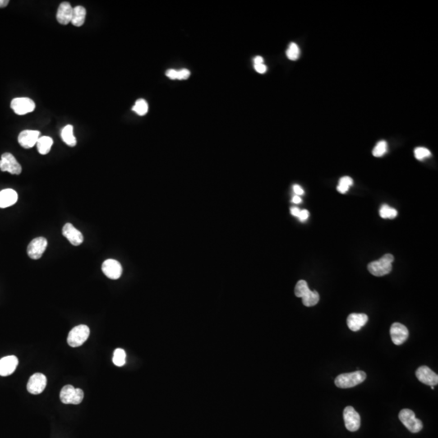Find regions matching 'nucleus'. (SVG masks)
I'll use <instances>...</instances> for the list:
<instances>
[{"instance_id": "f257e3e1", "label": "nucleus", "mask_w": 438, "mask_h": 438, "mask_svg": "<svg viewBox=\"0 0 438 438\" xmlns=\"http://www.w3.org/2000/svg\"><path fill=\"white\" fill-rule=\"evenodd\" d=\"M295 295L296 297L302 298L303 305L306 307H313L320 301V296L316 291L312 292L309 288L306 281L300 280L295 287Z\"/></svg>"}, {"instance_id": "f03ea898", "label": "nucleus", "mask_w": 438, "mask_h": 438, "mask_svg": "<svg viewBox=\"0 0 438 438\" xmlns=\"http://www.w3.org/2000/svg\"><path fill=\"white\" fill-rule=\"evenodd\" d=\"M366 374L363 371H356L349 374H343L336 377V386L341 389H348L360 385L366 379Z\"/></svg>"}, {"instance_id": "7ed1b4c3", "label": "nucleus", "mask_w": 438, "mask_h": 438, "mask_svg": "<svg viewBox=\"0 0 438 438\" xmlns=\"http://www.w3.org/2000/svg\"><path fill=\"white\" fill-rule=\"evenodd\" d=\"M394 257L392 254H385L378 260L370 263L368 265V269L373 275L376 277L386 275L392 270V262Z\"/></svg>"}, {"instance_id": "20e7f679", "label": "nucleus", "mask_w": 438, "mask_h": 438, "mask_svg": "<svg viewBox=\"0 0 438 438\" xmlns=\"http://www.w3.org/2000/svg\"><path fill=\"white\" fill-rule=\"evenodd\" d=\"M399 420L407 430L412 434H417L423 429L422 421L416 418L413 411L410 409H403L398 415Z\"/></svg>"}, {"instance_id": "39448f33", "label": "nucleus", "mask_w": 438, "mask_h": 438, "mask_svg": "<svg viewBox=\"0 0 438 438\" xmlns=\"http://www.w3.org/2000/svg\"><path fill=\"white\" fill-rule=\"evenodd\" d=\"M89 333L90 330L87 325H80L74 327L67 336V343L71 347H80L88 339Z\"/></svg>"}, {"instance_id": "423d86ee", "label": "nucleus", "mask_w": 438, "mask_h": 438, "mask_svg": "<svg viewBox=\"0 0 438 438\" xmlns=\"http://www.w3.org/2000/svg\"><path fill=\"white\" fill-rule=\"evenodd\" d=\"M84 398L82 389L67 385L63 387L61 391V400L64 404H80Z\"/></svg>"}, {"instance_id": "0eeeda50", "label": "nucleus", "mask_w": 438, "mask_h": 438, "mask_svg": "<svg viewBox=\"0 0 438 438\" xmlns=\"http://www.w3.org/2000/svg\"><path fill=\"white\" fill-rule=\"evenodd\" d=\"M0 170L2 172H7L11 175H20L22 172V167L12 154L4 153L1 156Z\"/></svg>"}, {"instance_id": "6e6552de", "label": "nucleus", "mask_w": 438, "mask_h": 438, "mask_svg": "<svg viewBox=\"0 0 438 438\" xmlns=\"http://www.w3.org/2000/svg\"><path fill=\"white\" fill-rule=\"evenodd\" d=\"M36 105L34 101L29 98H16L11 101V108L19 116H24L33 112Z\"/></svg>"}, {"instance_id": "1a4fd4ad", "label": "nucleus", "mask_w": 438, "mask_h": 438, "mask_svg": "<svg viewBox=\"0 0 438 438\" xmlns=\"http://www.w3.org/2000/svg\"><path fill=\"white\" fill-rule=\"evenodd\" d=\"M345 426L347 430L356 432L361 427V416L352 407H347L343 411Z\"/></svg>"}, {"instance_id": "9d476101", "label": "nucleus", "mask_w": 438, "mask_h": 438, "mask_svg": "<svg viewBox=\"0 0 438 438\" xmlns=\"http://www.w3.org/2000/svg\"><path fill=\"white\" fill-rule=\"evenodd\" d=\"M47 239L43 237H38L30 242L28 249H27V253L29 255V257L34 260H38L40 259L44 253L45 250L47 247Z\"/></svg>"}, {"instance_id": "9b49d317", "label": "nucleus", "mask_w": 438, "mask_h": 438, "mask_svg": "<svg viewBox=\"0 0 438 438\" xmlns=\"http://www.w3.org/2000/svg\"><path fill=\"white\" fill-rule=\"evenodd\" d=\"M47 377L42 374H35L29 378L27 390L32 394H39L44 391L47 386Z\"/></svg>"}, {"instance_id": "f8f14e48", "label": "nucleus", "mask_w": 438, "mask_h": 438, "mask_svg": "<svg viewBox=\"0 0 438 438\" xmlns=\"http://www.w3.org/2000/svg\"><path fill=\"white\" fill-rule=\"evenodd\" d=\"M103 274L111 279H118L122 275L123 269L121 263L114 259L105 260L102 266Z\"/></svg>"}, {"instance_id": "ddd939ff", "label": "nucleus", "mask_w": 438, "mask_h": 438, "mask_svg": "<svg viewBox=\"0 0 438 438\" xmlns=\"http://www.w3.org/2000/svg\"><path fill=\"white\" fill-rule=\"evenodd\" d=\"M390 336L394 344L399 346L407 341L409 336V331L403 324L395 322L390 327Z\"/></svg>"}, {"instance_id": "4468645a", "label": "nucleus", "mask_w": 438, "mask_h": 438, "mask_svg": "<svg viewBox=\"0 0 438 438\" xmlns=\"http://www.w3.org/2000/svg\"><path fill=\"white\" fill-rule=\"evenodd\" d=\"M40 137V131L35 130H25L20 132L18 136V142L23 148L30 149L38 142Z\"/></svg>"}, {"instance_id": "2eb2a0df", "label": "nucleus", "mask_w": 438, "mask_h": 438, "mask_svg": "<svg viewBox=\"0 0 438 438\" xmlns=\"http://www.w3.org/2000/svg\"><path fill=\"white\" fill-rule=\"evenodd\" d=\"M416 376L421 382L425 385L434 386L438 384V374L432 371L427 366H421L416 370Z\"/></svg>"}, {"instance_id": "dca6fc26", "label": "nucleus", "mask_w": 438, "mask_h": 438, "mask_svg": "<svg viewBox=\"0 0 438 438\" xmlns=\"http://www.w3.org/2000/svg\"><path fill=\"white\" fill-rule=\"evenodd\" d=\"M63 235L74 246H79L84 241L82 233L71 223H66L63 228Z\"/></svg>"}, {"instance_id": "f3484780", "label": "nucleus", "mask_w": 438, "mask_h": 438, "mask_svg": "<svg viewBox=\"0 0 438 438\" xmlns=\"http://www.w3.org/2000/svg\"><path fill=\"white\" fill-rule=\"evenodd\" d=\"M18 359L15 356H5L0 360V376H10L18 366Z\"/></svg>"}, {"instance_id": "a211bd4d", "label": "nucleus", "mask_w": 438, "mask_h": 438, "mask_svg": "<svg viewBox=\"0 0 438 438\" xmlns=\"http://www.w3.org/2000/svg\"><path fill=\"white\" fill-rule=\"evenodd\" d=\"M72 15H73V7H71L69 2H63L61 3L59 7L56 14V19L61 25H68L69 23L71 22Z\"/></svg>"}, {"instance_id": "6ab92c4d", "label": "nucleus", "mask_w": 438, "mask_h": 438, "mask_svg": "<svg viewBox=\"0 0 438 438\" xmlns=\"http://www.w3.org/2000/svg\"><path fill=\"white\" fill-rule=\"evenodd\" d=\"M369 317L365 313H352L347 317V326L352 331H359L366 325Z\"/></svg>"}, {"instance_id": "aec40b11", "label": "nucleus", "mask_w": 438, "mask_h": 438, "mask_svg": "<svg viewBox=\"0 0 438 438\" xmlns=\"http://www.w3.org/2000/svg\"><path fill=\"white\" fill-rule=\"evenodd\" d=\"M18 200V194L15 190L11 188L0 191V208H7L16 204Z\"/></svg>"}, {"instance_id": "412c9836", "label": "nucleus", "mask_w": 438, "mask_h": 438, "mask_svg": "<svg viewBox=\"0 0 438 438\" xmlns=\"http://www.w3.org/2000/svg\"><path fill=\"white\" fill-rule=\"evenodd\" d=\"M85 16H86V10L82 6H76L73 8V15L71 19V24L74 26H82L85 23Z\"/></svg>"}, {"instance_id": "4be33fe9", "label": "nucleus", "mask_w": 438, "mask_h": 438, "mask_svg": "<svg viewBox=\"0 0 438 438\" xmlns=\"http://www.w3.org/2000/svg\"><path fill=\"white\" fill-rule=\"evenodd\" d=\"M36 145H37V148H38L39 154L45 155V154H47L51 151V149H52V145H53V140L50 136H41L38 139V142H37Z\"/></svg>"}, {"instance_id": "5701e85b", "label": "nucleus", "mask_w": 438, "mask_h": 438, "mask_svg": "<svg viewBox=\"0 0 438 438\" xmlns=\"http://www.w3.org/2000/svg\"><path fill=\"white\" fill-rule=\"evenodd\" d=\"M61 137H62L63 142L69 146H76V139L74 136L73 127L71 125H67L62 129Z\"/></svg>"}, {"instance_id": "b1692460", "label": "nucleus", "mask_w": 438, "mask_h": 438, "mask_svg": "<svg viewBox=\"0 0 438 438\" xmlns=\"http://www.w3.org/2000/svg\"><path fill=\"white\" fill-rule=\"evenodd\" d=\"M125 362H126V353H125V350L117 348L114 352V365L118 366V367H122L125 365Z\"/></svg>"}, {"instance_id": "393cba45", "label": "nucleus", "mask_w": 438, "mask_h": 438, "mask_svg": "<svg viewBox=\"0 0 438 438\" xmlns=\"http://www.w3.org/2000/svg\"><path fill=\"white\" fill-rule=\"evenodd\" d=\"M352 185H353L352 179L349 177V176H344V177H342L340 179V181L338 183V187H337V190L340 193H346L349 190L350 187Z\"/></svg>"}, {"instance_id": "a878e982", "label": "nucleus", "mask_w": 438, "mask_h": 438, "mask_svg": "<svg viewBox=\"0 0 438 438\" xmlns=\"http://www.w3.org/2000/svg\"><path fill=\"white\" fill-rule=\"evenodd\" d=\"M148 110H149L148 103L144 99H139V100L136 101V103L134 105V107H132V111L136 112L139 116H145V114H147V112H148Z\"/></svg>"}, {"instance_id": "bb28decb", "label": "nucleus", "mask_w": 438, "mask_h": 438, "mask_svg": "<svg viewBox=\"0 0 438 438\" xmlns=\"http://www.w3.org/2000/svg\"><path fill=\"white\" fill-rule=\"evenodd\" d=\"M398 215V211L394 208L389 207V205H384L380 209V216L382 218H389L393 219Z\"/></svg>"}, {"instance_id": "cd10ccee", "label": "nucleus", "mask_w": 438, "mask_h": 438, "mask_svg": "<svg viewBox=\"0 0 438 438\" xmlns=\"http://www.w3.org/2000/svg\"><path fill=\"white\" fill-rule=\"evenodd\" d=\"M300 53H301V52H300V48H299L297 44H296L295 43H292L290 44L289 47H288V49L287 51V58L289 59L290 61H297L299 57H300Z\"/></svg>"}, {"instance_id": "c85d7f7f", "label": "nucleus", "mask_w": 438, "mask_h": 438, "mask_svg": "<svg viewBox=\"0 0 438 438\" xmlns=\"http://www.w3.org/2000/svg\"><path fill=\"white\" fill-rule=\"evenodd\" d=\"M388 149V145H387L386 141L385 140H380L376 144V146L374 147L373 150V155L376 158L382 157L387 152Z\"/></svg>"}, {"instance_id": "c756f323", "label": "nucleus", "mask_w": 438, "mask_h": 438, "mask_svg": "<svg viewBox=\"0 0 438 438\" xmlns=\"http://www.w3.org/2000/svg\"><path fill=\"white\" fill-rule=\"evenodd\" d=\"M414 154H415V157H416V159H418L420 161L424 160L425 158H429V157L431 156V152L429 149H426V148H424V147L416 148L415 149V151H414Z\"/></svg>"}, {"instance_id": "7c9ffc66", "label": "nucleus", "mask_w": 438, "mask_h": 438, "mask_svg": "<svg viewBox=\"0 0 438 438\" xmlns=\"http://www.w3.org/2000/svg\"><path fill=\"white\" fill-rule=\"evenodd\" d=\"M189 76H190V71L188 69H182L178 71V75H177L178 80H186Z\"/></svg>"}, {"instance_id": "2f4dec72", "label": "nucleus", "mask_w": 438, "mask_h": 438, "mask_svg": "<svg viewBox=\"0 0 438 438\" xmlns=\"http://www.w3.org/2000/svg\"><path fill=\"white\" fill-rule=\"evenodd\" d=\"M254 68L257 71L258 73L264 74L266 72L267 67L264 63L261 64H254Z\"/></svg>"}, {"instance_id": "473e14b6", "label": "nucleus", "mask_w": 438, "mask_h": 438, "mask_svg": "<svg viewBox=\"0 0 438 438\" xmlns=\"http://www.w3.org/2000/svg\"><path fill=\"white\" fill-rule=\"evenodd\" d=\"M309 216H310V213H309L307 209H304V210H301L298 218L301 222H305L309 218Z\"/></svg>"}, {"instance_id": "72a5a7b5", "label": "nucleus", "mask_w": 438, "mask_h": 438, "mask_svg": "<svg viewBox=\"0 0 438 438\" xmlns=\"http://www.w3.org/2000/svg\"><path fill=\"white\" fill-rule=\"evenodd\" d=\"M166 75H167V76H168L170 79H172V80H176V79H177V75H178V71L174 70V69H170V70H168V71L166 72Z\"/></svg>"}, {"instance_id": "f704fd0d", "label": "nucleus", "mask_w": 438, "mask_h": 438, "mask_svg": "<svg viewBox=\"0 0 438 438\" xmlns=\"http://www.w3.org/2000/svg\"><path fill=\"white\" fill-rule=\"evenodd\" d=\"M294 192L296 194V196H301V195H304V190H303L302 188L300 186V185H295L293 187Z\"/></svg>"}, {"instance_id": "c9c22d12", "label": "nucleus", "mask_w": 438, "mask_h": 438, "mask_svg": "<svg viewBox=\"0 0 438 438\" xmlns=\"http://www.w3.org/2000/svg\"><path fill=\"white\" fill-rule=\"evenodd\" d=\"M300 213H301V209H299L298 207H292V209H291V214L295 216V217L298 218Z\"/></svg>"}, {"instance_id": "e433bc0d", "label": "nucleus", "mask_w": 438, "mask_h": 438, "mask_svg": "<svg viewBox=\"0 0 438 438\" xmlns=\"http://www.w3.org/2000/svg\"><path fill=\"white\" fill-rule=\"evenodd\" d=\"M254 64H261L264 62V60H263L262 57L261 56H256L254 59Z\"/></svg>"}, {"instance_id": "4c0bfd02", "label": "nucleus", "mask_w": 438, "mask_h": 438, "mask_svg": "<svg viewBox=\"0 0 438 438\" xmlns=\"http://www.w3.org/2000/svg\"><path fill=\"white\" fill-rule=\"evenodd\" d=\"M302 201V199L299 196H295L292 199V202L295 203V204H300Z\"/></svg>"}, {"instance_id": "58836bf2", "label": "nucleus", "mask_w": 438, "mask_h": 438, "mask_svg": "<svg viewBox=\"0 0 438 438\" xmlns=\"http://www.w3.org/2000/svg\"><path fill=\"white\" fill-rule=\"evenodd\" d=\"M9 3L8 0H0V8H2V7H7V4Z\"/></svg>"}, {"instance_id": "ea45409f", "label": "nucleus", "mask_w": 438, "mask_h": 438, "mask_svg": "<svg viewBox=\"0 0 438 438\" xmlns=\"http://www.w3.org/2000/svg\"><path fill=\"white\" fill-rule=\"evenodd\" d=\"M431 389H434V386H431Z\"/></svg>"}]
</instances>
